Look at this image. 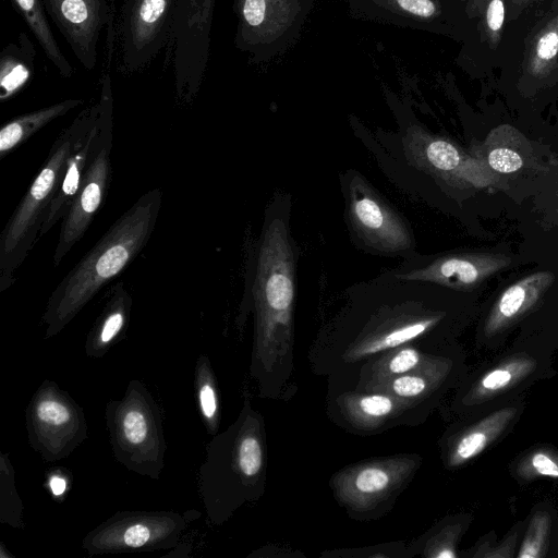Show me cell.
Segmentation results:
<instances>
[{
    "instance_id": "obj_16",
    "label": "cell",
    "mask_w": 558,
    "mask_h": 558,
    "mask_svg": "<svg viewBox=\"0 0 558 558\" xmlns=\"http://www.w3.org/2000/svg\"><path fill=\"white\" fill-rule=\"evenodd\" d=\"M36 46L26 33L0 52V100L7 101L28 85L35 73Z\"/></svg>"
},
{
    "instance_id": "obj_9",
    "label": "cell",
    "mask_w": 558,
    "mask_h": 558,
    "mask_svg": "<svg viewBox=\"0 0 558 558\" xmlns=\"http://www.w3.org/2000/svg\"><path fill=\"white\" fill-rule=\"evenodd\" d=\"M175 9L177 0H123L116 29L122 74L143 71L169 46Z\"/></svg>"
},
{
    "instance_id": "obj_23",
    "label": "cell",
    "mask_w": 558,
    "mask_h": 558,
    "mask_svg": "<svg viewBox=\"0 0 558 558\" xmlns=\"http://www.w3.org/2000/svg\"><path fill=\"white\" fill-rule=\"evenodd\" d=\"M426 362L424 355L414 347L403 344L390 350L389 354L375 361L366 376V389H373L392 378L412 372Z\"/></svg>"
},
{
    "instance_id": "obj_20",
    "label": "cell",
    "mask_w": 558,
    "mask_h": 558,
    "mask_svg": "<svg viewBox=\"0 0 558 558\" xmlns=\"http://www.w3.org/2000/svg\"><path fill=\"white\" fill-rule=\"evenodd\" d=\"M9 1L16 13L23 19L26 26L40 46L43 52L53 64L63 78L74 75V68L59 47L47 20V12L43 0H3Z\"/></svg>"
},
{
    "instance_id": "obj_27",
    "label": "cell",
    "mask_w": 558,
    "mask_h": 558,
    "mask_svg": "<svg viewBox=\"0 0 558 558\" xmlns=\"http://www.w3.org/2000/svg\"><path fill=\"white\" fill-rule=\"evenodd\" d=\"M550 530V519L545 512H537L531 520L525 537L518 553L519 558H538L545 555Z\"/></svg>"
},
{
    "instance_id": "obj_33",
    "label": "cell",
    "mask_w": 558,
    "mask_h": 558,
    "mask_svg": "<svg viewBox=\"0 0 558 558\" xmlns=\"http://www.w3.org/2000/svg\"><path fill=\"white\" fill-rule=\"evenodd\" d=\"M453 536L447 535L442 537L440 541L435 543V546L430 549L426 556L436 557V558H454L457 554L454 551L453 545Z\"/></svg>"
},
{
    "instance_id": "obj_26",
    "label": "cell",
    "mask_w": 558,
    "mask_h": 558,
    "mask_svg": "<svg viewBox=\"0 0 558 558\" xmlns=\"http://www.w3.org/2000/svg\"><path fill=\"white\" fill-rule=\"evenodd\" d=\"M235 458L244 480H255L264 466V448L257 429L243 428L235 445Z\"/></svg>"
},
{
    "instance_id": "obj_34",
    "label": "cell",
    "mask_w": 558,
    "mask_h": 558,
    "mask_svg": "<svg viewBox=\"0 0 558 558\" xmlns=\"http://www.w3.org/2000/svg\"><path fill=\"white\" fill-rule=\"evenodd\" d=\"M65 481L62 477L53 476L50 481L51 492L59 496L65 490Z\"/></svg>"
},
{
    "instance_id": "obj_25",
    "label": "cell",
    "mask_w": 558,
    "mask_h": 558,
    "mask_svg": "<svg viewBox=\"0 0 558 558\" xmlns=\"http://www.w3.org/2000/svg\"><path fill=\"white\" fill-rule=\"evenodd\" d=\"M505 1L468 0L469 16L478 19L481 32L492 48H496L501 38L506 16Z\"/></svg>"
},
{
    "instance_id": "obj_29",
    "label": "cell",
    "mask_w": 558,
    "mask_h": 558,
    "mask_svg": "<svg viewBox=\"0 0 558 558\" xmlns=\"http://www.w3.org/2000/svg\"><path fill=\"white\" fill-rule=\"evenodd\" d=\"M36 418L40 426L50 432L56 426H65L71 422L72 414L68 405L57 399H44L36 404Z\"/></svg>"
},
{
    "instance_id": "obj_18",
    "label": "cell",
    "mask_w": 558,
    "mask_h": 558,
    "mask_svg": "<svg viewBox=\"0 0 558 558\" xmlns=\"http://www.w3.org/2000/svg\"><path fill=\"white\" fill-rule=\"evenodd\" d=\"M78 98L65 99L47 107L21 114L7 122L0 131V159L53 120L83 105Z\"/></svg>"
},
{
    "instance_id": "obj_15",
    "label": "cell",
    "mask_w": 558,
    "mask_h": 558,
    "mask_svg": "<svg viewBox=\"0 0 558 558\" xmlns=\"http://www.w3.org/2000/svg\"><path fill=\"white\" fill-rule=\"evenodd\" d=\"M100 111L101 106L96 121L81 138L66 162L60 187L49 207L39 239L49 232L60 219H63L78 192L96 145L100 128Z\"/></svg>"
},
{
    "instance_id": "obj_24",
    "label": "cell",
    "mask_w": 558,
    "mask_h": 558,
    "mask_svg": "<svg viewBox=\"0 0 558 558\" xmlns=\"http://www.w3.org/2000/svg\"><path fill=\"white\" fill-rule=\"evenodd\" d=\"M440 366L425 362L421 367L374 387L373 391L387 392L401 401H413L429 391L439 381Z\"/></svg>"
},
{
    "instance_id": "obj_14",
    "label": "cell",
    "mask_w": 558,
    "mask_h": 558,
    "mask_svg": "<svg viewBox=\"0 0 558 558\" xmlns=\"http://www.w3.org/2000/svg\"><path fill=\"white\" fill-rule=\"evenodd\" d=\"M472 154L494 174H510L526 166L532 147L522 133L504 124L493 129Z\"/></svg>"
},
{
    "instance_id": "obj_21",
    "label": "cell",
    "mask_w": 558,
    "mask_h": 558,
    "mask_svg": "<svg viewBox=\"0 0 558 558\" xmlns=\"http://www.w3.org/2000/svg\"><path fill=\"white\" fill-rule=\"evenodd\" d=\"M535 361L527 355H515L490 369L474 385L468 396L470 403L483 402L511 388L535 369Z\"/></svg>"
},
{
    "instance_id": "obj_4",
    "label": "cell",
    "mask_w": 558,
    "mask_h": 558,
    "mask_svg": "<svg viewBox=\"0 0 558 558\" xmlns=\"http://www.w3.org/2000/svg\"><path fill=\"white\" fill-rule=\"evenodd\" d=\"M161 199L157 187L138 197L59 282L43 317L49 335L63 328L144 250L156 227Z\"/></svg>"
},
{
    "instance_id": "obj_19",
    "label": "cell",
    "mask_w": 558,
    "mask_h": 558,
    "mask_svg": "<svg viewBox=\"0 0 558 558\" xmlns=\"http://www.w3.org/2000/svg\"><path fill=\"white\" fill-rule=\"evenodd\" d=\"M515 412L513 408L501 409L466 429L449 451V465L459 466L478 456L504 432Z\"/></svg>"
},
{
    "instance_id": "obj_36",
    "label": "cell",
    "mask_w": 558,
    "mask_h": 558,
    "mask_svg": "<svg viewBox=\"0 0 558 558\" xmlns=\"http://www.w3.org/2000/svg\"><path fill=\"white\" fill-rule=\"evenodd\" d=\"M462 1H468V0H462Z\"/></svg>"
},
{
    "instance_id": "obj_5",
    "label": "cell",
    "mask_w": 558,
    "mask_h": 558,
    "mask_svg": "<svg viewBox=\"0 0 558 558\" xmlns=\"http://www.w3.org/2000/svg\"><path fill=\"white\" fill-rule=\"evenodd\" d=\"M99 100L84 108L57 137L39 172L0 235V291L11 288L37 240L74 148L96 121Z\"/></svg>"
},
{
    "instance_id": "obj_1",
    "label": "cell",
    "mask_w": 558,
    "mask_h": 558,
    "mask_svg": "<svg viewBox=\"0 0 558 558\" xmlns=\"http://www.w3.org/2000/svg\"><path fill=\"white\" fill-rule=\"evenodd\" d=\"M441 289L383 271L347 289V303L332 332L350 339L347 357L353 361L421 339L447 315L437 301Z\"/></svg>"
},
{
    "instance_id": "obj_22",
    "label": "cell",
    "mask_w": 558,
    "mask_h": 558,
    "mask_svg": "<svg viewBox=\"0 0 558 558\" xmlns=\"http://www.w3.org/2000/svg\"><path fill=\"white\" fill-rule=\"evenodd\" d=\"M558 58V8L534 34L527 50L526 70L536 77L545 76Z\"/></svg>"
},
{
    "instance_id": "obj_28",
    "label": "cell",
    "mask_w": 558,
    "mask_h": 558,
    "mask_svg": "<svg viewBox=\"0 0 558 558\" xmlns=\"http://www.w3.org/2000/svg\"><path fill=\"white\" fill-rule=\"evenodd\" d=\"M518 473L524 480L558 478V453L547 449L536 450L519 463Z\"/></svg>"
},
{
    "instance_id": "obj_8",
    "label": "cell",
    "mask_w": 558,
    "mask_h": 558,
    "mask_svg": "<svg viewBox=\"0 0 558 558\" xmlns=\"http://www.w3.org/2000/svg\"><path fill=\"white\" fill-rule=\"evenodd\" d=\"M216 0H177L174 27L168 46L178 105H191L198 95L210 57Z\"/></svg>"
},
{
    "instance_id": "obj_17",
    "label": "cell",
    "mask_w": 558,
    "mask_h": 558,
    "mask_svg": "<svg viewBox=\"0 0 558 558\" xmlns=\"http://www.w3.org/2000/svg\"><path fill=\"white\" fill-rule=\"evenodd\" d=\"M338 404L354 427L364 429L383 426L405 408L404 401L383 391L348 393L339 398Z\"/></svg>"
},
{
    "instance_id": "obj_13",
    "label": "cell",
    "mask_w": 558,
    "mask_h": 558,
    "mask_svg": "<svg viewBox=\"0 0 558 558\" xmlns=\"http://www.w3.org/2000/svg\"><path fill=\"white\" fill-rule=\"evenodd\" d=\"M554 278L550 271H537L508 287L492 307L485 322V335L497 333L523 316L541 300Z\"/></svg>"
},
{
    "instance_id": "obj_6",
    "label": "cell",
    "mask_w": 558,
    "mask_h": 558,
    "mask_svg": "<svg viewBox=\"0 0 558 558\" xmlns=\"http://www.w3.org/2000/svg\"><path fill=\"white\" fill-rule=\"evenodd\" d=\"M343 217L352 244L361 252L404 259L416 250L405 218L364 174L348 169L339 174Z\"/></svg>"
},
{
    "instance_id": "obj_12",
    "label": "cell",
    "mask_w": 558,
    "mask_h": 558,
    "mask_svg": "<svg viewBox=\"0 0 558 558\" xmlns=\"http://www.w3.org/2000/svg\"><path fill=\"white\" fill-rule=\"evenodd\" d=\"M73 54L87 71L98 61L100 33L113 17L109 0H43Z\"/></svg>"
},
{
    "instance_id": "obj_11",
    "label": "cell",
    "mask_w": 558,
    "mask_h": 558,
    "mask_svg": "<svg viewBox=\"0 0 558 558\" xmlns=\"http://www.w3.org/2000/svg\"><path fill=\"white\" fill-rule=\"evenodd\" d=\"M420 465L415 456H398L351 465L333 480L338 500L354 512H368L405 485Z\"/></svg>"
},
{
    "instance_id": "obj_2",
    "label": "cell",
    "mask_w": 558,
    "mask_h": 558,
    "mask_svg": "<svg viewBox=\"0 0 558 558\" xmlns=\"http://www.w3.org/2000/svg\"><path fill=\"white\" fill-rule=\"evenodd\" d=\"M292 197L277 192L265 208L248 258V294L254 312L255 353L271 371L293 342L295 277L300 250L291 231Z\"/></svg>"
},
{
    "instance_id": "obj_10",
    "label": "cell",
    "mask_w": 558,
    "mask_h": 558,
    "mask_svg": "<svg viewBox=\"0 0 558 558\" xmlns=\"http://www.w3.org/2000/svg\"><path fill=\"white\" fill-rule=\"evenodd\" d=\"M510 264L504 254L456 252L437 255L414 253L391 269L392 277L433 283L449 290L469 291Z\"/></svg>"
},
{
    "instance_id": "obj_31",
    "label": "cell",
    "mask_w": 558,
    "mask_h": 558,
    "mask_svg": "<svg viewBox=\"0 0 558 558\" xmlns=\"http://www.w3.org/2000/svg\"><path fill=\"white\" fill-rule=\"evenodd\" d=\"M148 522H137L124 527L122 533H117L114 537L116 546L122 548H140L154 539L155 527Z\"/></svg>"
},
{
    "instance_id": "obj_35",
    "label": "cell",
    "mask_w": 558,
    "mask_h": 558,
    "mask_svg": "<svg viewBox=\"0 0 558 558\" xmlns=\"http://www.w3.org/2000/svg\"><path fill=\"white\" fill-rule=\"evenodd\" d=\"M511 5V15H518L523 9L530 5L534 0H509Z\"/></svg>"
},
{
    "instance_id": "obj_7",
    "label": "cell",
    "mask_w": 558,
    "mask_h": 558,
    "mask_svg": "<svg viewBox=\"0 0 558 558\" xmlns=\"http://www.w3.org/2000/svg\"><path fill=\"white\" fill-rule=\"evenodd\" d=\"M106 69L100 77V128L89 163L78 192L63 217L52 256L57 267L83 238L95 215L104 204L111 180L110 155L113 145V95L110 68L116 50L113 39L106 40Z\"/></svg>"
},
{
    "instance_id": "obj_32",
    "label": "cell",
    "mask_w": 558,
    "mask_h": 558,
    "mask_svg": "<svg viewBox=\"0 0 558 558\" xmlns=\"http://www.w3.org/2000/svg\"><path fill=\"white\" fill-rule=\"evenodd\" d=\"M199 403L202 412L207 420H213L217 411L215 390L209 384L199 388Z\"/></svg>"
},
{
    "instance_id": "obj_3",
    "label": "cell",
    "mask_w": 558,
    "mask_h": 558,
    "mask_svg": "<svg viewBox=\"0 0 558 558\" xmlns=\"http://www.w3.org/2000/svg\"><path fill=\"white\" fill-rule=\"evenodd\" d=\"M398 132H369L353 123L352 129L387 178L412 197H422L429 182L456 189H484L495 183L496 174L473 154L405 116H398Z\"/></svg>"
},
{
    "instance_id": "obj_30",
    "label": "cell",
    "mask_w": 558,
    "mask_h": 558,
    "mask_svg": "<svg viewBox=\"0 0 558 558\" xmlns=\"http://www.w3.org/2000/svg\"><path fill=\"white\" fill-rule=\"evenodd\" d=\"M122 435L128 444L140 446L149 435V425L141 410L131 409L121 422Z\"/></svg>"
}]
</instances>
